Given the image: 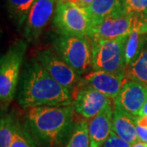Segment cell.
Wrapping results in <instances>:
<instances>
[{
  "instance_id": "obj_1",
  "label": "cell",
  "mask_w": 147,
  "mask_h": 147,
  "mask_svg": "<svg viewBox=\"0 0 147 147\" xmlns=\"http://www.w3.org/2000/svg\"><path fill=\"white\" fill-rule=\"evenodd\" d=\"M22 109L37 106H65L73 104V92L63 87L44 69L34 57L23 65L16 91Z\"/></svg>"
},
{
  "instance_id": "obj_2",
  "label": "cell",
  "mask_w": 147,
  "mask_h": 147,
  "mask_svg": "<svg viewBox=\"0 0 147 147\" xmlns=\"http://www.w3.org/2000/svg\"><path fill=\"white\" fill-rule=\"evenodd\" d=\"M73 104L26 109L24 127L39 147H62L68 143L75 122Z\"/></svg>"
},
{
  "instance_id": "obj_3",
  "label": "cell",
  "mask_w": 147,
  "mask_h": 147,
  "mask_svg": "<svg viewBox=\"0 0 147 147\" xmlns=\"http://www.w3.org/2000/svg\"><path fill=\"white\" fill-rule=\"evenodd\" d=\"M27 51V41L16 39L1 56L0 59V100L1 110L6 111L16 97L17 87Z\"/></svg>"
},
{
  "instance_id": "obj_4",
  "label": "cell",
  "mask_w": 147,
  "mask_h": 147,
  "mask_svg": "<svg viewBox=\"0 0 147 147\" xmlns=\"http://www.w3.org/2000/svg\"><path fill=\"white\" fill-rule=\"evenodd\" d=\"M50 43L53 50L80 76L92 70L91 44L88 37L56 32L51 36Z\"/></svg>"
},
{
  "instance_id": "obj_5",
  "label": "cell",
  "mask_w": 147,
  "mask_h": 147,
  "mask_svg": "<svg viewBox=\"0 0 147 147\" xmlns=\"http://www.w3.org/2000/svg\"><path fill=\"white\" fill-rule=\"evenodd\" d=\"M127 36L113 39L90 40L92 70L124 73L125 43Z\"/></svg>"
},
{
  "instance_id": "obj_6",
  "label": "cell",
  "mask_w": 147,
  "mask_h": 147,
  "mask_svg": "<svg viewBox=\"0 0 147 147\" xmlns=\"http://www.w3.org/2000/svg\"><path fill=\"white\" fill-rule=\"evenodd\" d=\"M134 31L147 34V18L123 13L109 17L91 27L88 38L89 40L113 39L129 35Z\"/></svg>"
},
{
  "instance_id": "obj_7",
  "label": "cell",
  "mask_w": 147,
  "mask_h": 147,
  "mask_svg": "<svg viewBox=\"0 0 147 147\" xmlns=\"http://www.w3.org/2000/svg\"><path fill=\"white\" fill-rule=\"evenodd\" d=\"M53 24L59 34L75 36L88 37L92 27L84 8L61 0L57 1Z\"/></svg>"
},
{
  "instance_id": "obj_8",
  "label": "cell",
  "mask_w": 147,
  "mask_h": 147,
  "mask_svg": "<svg viewBox=\"0 0 147 147\" xmlns=\"http://www.w3.org/2000/svg\"><path fill=\"white\" fill-rule=\"evenodd\" d=\"M34 57L44 69L61 85L71 92L82 82L80 76L53 48H41L34 53Z\"/></svg>"
},
{
  "instance_id": "obj_9",
  "label": "cell",
  "mask_w": 147,
  "mask_h": 147,
  "mask_svg": "<svg viewBox=\"0 0 147 147\" xmlns=\"http://www.w3.org/2000/svg\"><path fill=\"white\" fill-rule=\"evenodd\" d=\"M115 101L92 87L81 84L73 92V105L76 113L86 119H91Z\"/></svg>"
},
{
  "instance_id": "obj_10",
  "label": "cell",
  "mask_w": 147,
  "mask_h": 147,
  "mask_svg": "<svg viewBox=\"0 0 147 147\" xmlns=\"http://www.w3.org/2000/svg\"><path fill=\"white\" fill-rule=\"evenodd\" d=\"M58 0H36L22 27L23 37L27 42L38 39L42 32L53 18Z\"/></svg>"
},
{
  "instance_id": "obj_11",
  "label": "cell",
  "mask_w": 147,
  "mask_h": 147,
  "mask_svg": "<svg viewBox=\"0 0 147 147\" xmlns=\"http://www.w3.org/2000/svg\"><path fill=\"white\" fill-rule=\"evenodd\" d=\"M147 101V86L133 80H127L115 100V106L133 116L139 112Z\"/></svg>"
},
{
  "instance_id": "obj_12",
  "label": "cell",
  "mask_w": 147,
  "mask_h": 147,
  "mask_svg": "<svg viewBox=\"0 0 147 147\" xmlns=\"http://www.w3.org/2000/svg\"><path fill=\"white\" fill-rule=\"evenodd\" d=\"M127 80L124 73H110L96 70H92L82 76V81L84 84L92 87L114 101Z\"/></svg>"
},
{
  "instance_id": "obj_13",
  "label": "cell",
  "mask_w": 147,
  "mask_h": 147,
  "mask_svg": "<svg viewBox=\"0 0 147 147\" xmlns=\"http://www.w3.org/2000/svg\"><path fill=\"white\" fill-rule=\"evenodd\" d=\"M114 105H108L88 121L90 147H101L112 131Z\"/></svg>"
},
{
  "instance_id": "obj_14",
  "label": "cell",
  "mask_w": 147,
  "mask_h": 147,
  "mask_svg": "<svg viewBox=\"0 0 147 147\" xmlns=\"http://www.w3.org/2000/svg\"><path fill=\"white\" fill-rule=\"evenodd\" d=\"M94 26L105 19L125 13L123 0H93L89 7L84 8Z\"/></svg>"
},
{
  "instance_id": "obj_15",
  "label": "cell",
  "mask_w": 147,
  "mask_h": 147,
  "mask_svg": "<svg viewBox=\"0 0 147 147\" xmlns=\"http://www.w3.org/2000/svg\"><path fill=\"white\" fill-rule=\"evenodd\" d=\"M137 116H133L116 108L114 105L112 117V131L117 136L130 144L138 142L137 130Z\"/></svg>"
},
{
  "instance_id": "obj_16",
  "label": "cell",
  "mask_w": 147,
  "mask_h": 147,
  "mask_svg": "<svg viewBox=\"0 0 147 147\" xmlns=\"http://www.w3.org/2000/svg\"><path fill=\"white\" fill-rule=\"evenodd\" d=\"M124 74L128 80L147 86V34L136 57L125 67Z\"/></svg>"
},
{
  "instance_id": "obj_17",
  "label": "cell",
  "mask_w": 147,
  "mask_h": 147,
  "mask_svg": "<svg viewBox=\"0 0 147 147\" xmlns=\"http://www.w3.org/2000/svg\"><path fill=\"white\" fill-rule=\"evenodd\" d=\"M36 0H7L9 16L18 29H22Z\"/></svg>"
},
{
  "instance_id": "obj_18",
  "label": "cell",
  "mask_w": 147,
  "mask_h": 147,
  "mask_svg": "<svg viewBox=\"0 0 147 147\" xmlns=\"http://www.w3.org/2000/svg\"><path fill=\"white\" fill-rule=\"evenodd\" d=\"M19 120L14 112H8L1 116L0 147H10L15 136Z\"/></svg>"
},
{
  "instance_id": "obj_19",
  "label": "cell",
  "mask_w": 147,
  "mask_h": 147,
  "mask_svg": "<svg viewBox=\"0 0 147 147\" xmlns=\"http://www.w3.org/2000/svg\"><path fill=\"white\" fill-rule=\"evenodd\" d=\"M65 147H90L88 121L82 119L74 123Z\"/></svg>"
},
{
  "instance_id": "obj_20",
  "label": "cell",
  "mask_w": 147,
  "mask_h": 147,
  "mask_svg": "<svg viewBox=\"0 0 147 147\" xmlns=\"http://www.w3.org/2000/svg\"><path fill=\"white\" fill-rule=\"evenodd\" d=\"M146 34H144L141 31H134L127 36L125 43L126 66L136 57L137 53H139Z\"/></svg>"
},
{
  "instance_id": "obj_21",
  "label": "cell",
  "mask_w": 147,
  "mask_h": 147,
  "mask_svg": "<svg viewBox=\"0 0 147 147\" xmlns=\"http://www.w3.org/2000/svg\"><path fill=\"white\" fill-rule=\"evenodd\" d=\"M10 147H37V145L26 131L24 125L18 123L15 136Z\"/></svg>"
},
{
  "instance_id": "obj_22",
  "label": "cell",
  "mask_w": 147,
  "mask_h": 147,
  "mask_svg": "<svg viewBox=\"0 0 147 147\" xmlns=\"http://www.w3.org/2000/svg\"><path fill=\"white\" fill-rule=\"evenodd\" d=\"M124 11L147 18V0H123Z\"/></svg>"
},
{
  "instance_id": "obj_23",
  "label": "cell",
  "mask_w": 147,
  "mask_h": 147,
  "mask_svg": "<svg viewBox=\"0 0 147 147\" xmlns=\"http://www.w3.org/2000/svg\"><path fill=\"white\" fill-rule=\"evenodd\" d=\"M101 147H131V144L123 140L114 131H111L108 139Z\"/></svg>"
},
{
  "instance_id": "obj_24",
  "label": "cell",
  "mask_w": 147,
  "mask_h": 147,
  "mask_svg": "<svg viewBox=\"0 0 147 147\" xmlns=\"http://www.w3.org/2000/svg\"><path fill=\"white\" fill-rule=\"evenodd\" d=\"M137 130V137L138 141L147 143V127H142L140 125H137L136 127Z\"/></svg>"
},
{
  "instance_id": "obj_25",
  "label": "cell",
  "mask_w": 147,
  "mask_h": 147,
  "mask_svg": "<svg viewBox=\"0 0 147 147\" xmlns=\"http://www.w3.org/2000/svg\"><path fill=\"white\" fill-rule=\"evenodd\" d=\"M61 1L69 2V3H71L75 5L79 6L82 8H87L88 7H89L93 0H61Z\"/></svg>"
},
{
  "instance_id": "obj_26",
  "label": "cell",
  "mask_w": 147,
  "mask_h": 147,
  "mask_svg": "<svg viewBox=\"0 0 147 147\" xmlns=\"http://www.w3.org/2000/svg\"><path fill=\"white\" fill-rule=\"evenodd\" d=\"M137 124L147 127V115L137 116Z\"/></svg>"
},
{
  "instance_id": "obj_27",
  "label": "cell",
  "mask_w": 147,
  "mask_h": 147,
  "mask_svg": "<svg viewBox=\"0 0 147 147\" xmlns=\"http://www.w3.org/2000/svg\"><path fill=\"white\" fill-rule=\"evenodd\" d=\"M131 147H147V143L138 141V142H135L134 144H132Z\"/></svg>"
},
{
  "instance_id": "obj_28",
  "label": "cell",
  "mask_w": 147,
  "mask_h": 147,
  "mask_svg": "<svg viewBox=\"0 0 147 147\" xmlns=\"http://www.w3.org/2000/svg\"><path fill=\"white\" fill-rule=\"evenodd\" d=\"M143 115H147V101L146 102V104L143 105L142 109L141 111L139 112L138 116H143Z\"/></svg>"
}]
</instances>
